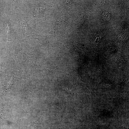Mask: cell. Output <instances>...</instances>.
<instances>
[{
    "instance_id": "cell-1",
    "label": "cell",
    "mask_w": 129,
    "mask_h": 129,
    "mask_svg": "<svg viewBox=\"0 0 129 129\" xmlns=\"http://www.w3.org/2000/svg\"><path fill=\"white\" fill-rule=\"evenodd\" d=\"M72 45L71 43L65 42L63 43L62 46V48L65 50L69 52L70 51H71V50L73 48Z\"/></svg>"
},
{
    "instance_id": "cell-3",
    "label": "cell",
    "mask_w": 129,
    "mask_h": 129,
    "mask_svg": "<svg viewBox=\"0 0 129 129\" xmlns=\"http://www.w3.org/2000/svg\"><path fill=\"white\" fill-rule=\"evenodd\" d=\"M101 38V37L100 35H97L96 36L94 39V42L95 43H99Z\"/></svg>"
},
{
    "instance_id": "cell-2",
    "label": "cell",
    "mask_w": 129,
    "mask_h": 129,
    "mask_svg": "<svg viewBox=\"0 0 129 129\" xmlns=\"http://www.w3.org/2000/svg\"><path fill=\"white\" fill-rule=\"evenodd\" d=\"M111 15L108 12H103L102 14V18L104 21H108L109 20L110 18Z\"/></svg>"
}]
</instances>
